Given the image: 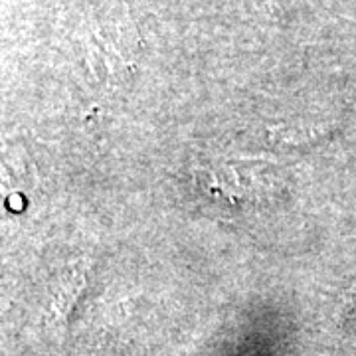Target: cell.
<instances>
[{"label":"cell","mask_w":356,"mask_h":356,"mask_svg":"<svg viewBox=\"0 0 356 356\" xmlns=\"http://www.w3.org/2000/svg\"><path fill=\"white\" fill-rule=\"evenodd\" d=\"M327 137V129L323 127H291V125H275L267 129V143L283 153L305 151L315 147Z\"/></svg>","instance_id":"4"},{"label":"cell","mask_w":356,"mask_h":356,"mask_svg":"<svg viewBox=\"0 0 356 356\" xmlns=\"http://www.w3.org/2000/svg\"><path fill=\"white\" fill-rule=\"evenodd\" d=\"M89 65L95 77H99L103 83H109V86L129 83V79L133 76V64L125 60L115 46L103 44L97 38L93 40L89 48Z\"/></svg>","instance_id":"3"},{"label":"cell","mask_w":356,"mask_h":356,"mask_svg":"<svg viewBox=\"0 0 356 356\" xmlns=\"http://www.w3.org/2000/svg\"><path fill=\"white\" fill-rule=\"evenodd\" d=\"M36 177V165L22 145H0V196L6 202H24Z\"/></svg>","instance_id":"1"},{"label":"cell","mask_w":356,"mask_h":356,"mask_svg":"<svg viewBox=\"0 0 356 356\" xmlns=\"http://www.w3.org/2000/svg\"><path fill=\"white\" fill-rule=\"evenodd\" d=\"M259 2H264V4H267V6H281V4H285V0H259Z\"/></svg>","instance_id":"5"},{"label":"cell","mask_w":356,"mask_h":356,"mask_svg":"<svg viewBox=\"0 0 356 356\" xmlns=\"http://www.w3.org/2000/svg\"><path fill=\"white\" fill-rule=\"evenodd\" d=\"M89 287V264L79 261L70 273L65 275L62 283L58 285V291L54 293L50 307V317L58 325H65L77 305L81 303L83 295Z\"/></svg>","instance_id":"2"}]
</instances>
